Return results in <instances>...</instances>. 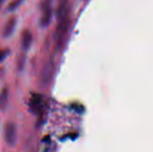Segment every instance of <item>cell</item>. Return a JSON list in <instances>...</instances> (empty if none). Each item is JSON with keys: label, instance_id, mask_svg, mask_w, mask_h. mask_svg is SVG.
I'll use <instances>...</instances> for the list:
<instances>
[{"label": "cell", "instance_id": "5", "mask_svg": "<svg viewBox=\"0 0 153 152\" xmlns=\"http://www.w3.org/2000/svg\"><path fill=\"white\" fill-rule=\"evenodd\" d=\"M16 18L15 16H12L7 20L4 28V31H3V36L4 37H10L13 34L15 27H16Z\"/></svg>", "mask_w": 153, "mask_h": 152}, {"label": "cell", "instance_id": "1", "mask_svg": "<svg viewBox=\"0 0 153 152\" xmlns=\"http://www.w3.org/2000/svg\"><path fill=\"white\" fill-rule=\"evenodd\" d=\"M69 24H70V19L69 16H64L61 19H58V26L56 28V31L55 33V37L57 43H60L64 39V35L68 29Z\"/></svg>", "mask_w": 153, "mask_h": 152}, {"label": "cell", "instance_id": "2", "mask_svg": "<svg viewBox=\"0 0 153 152\" xmlns=\"http://www.w3.org/2000/svg\"><path fill=\"white\" fill-rule=\"evenodd\" d=\"M52 0H43L42 3V10L43 14L40 18V24L42 26H47L50 22L52 16V10L51 7Z\"/></svg>", "mask_w": 153, "mask_h": 152}, {"label": "cell", "instance_id": "4", "mask_svg": "<svg viewBox=\"0 0 153 152\" xmlns=\"http://www.w3.org/2000/svg\"><path fill=\"white\" fill-rule=\"evenodd\" d=\"M43 107V98L40 95H37L31 98L30 101V109L34 113H40Z\"/></svg>", "mask_w": 153, "mask_h": 152}, {"label": "cell", "instance_id": "10", "mask_svg": "<svg viewBox=\"0 0 153 152\" xmlns=\"http://www.w3.org/2000/svg\"><path fill=\"white\" fill-rule=\"evenodd\" d=\"M1 1H3V0H1Z\"/></svg>", "mask_w": 153, "mask_h": 152}, {"label": "cell", "instance_id": "11", "mask_svg": "<svg viewBox=\"0 0 153 152\" xmlns=\"http://www.w3.org/2000/svg\"><path fill=\"white\" fill-rule=\"evenodd\" d=\"M61 1H64V0H61Z\"/></svg>", "mask_w": 153, "mask_h": 152}, {"label": "cell", "instance_id": "3", "mask_svg": "<svg viewBox=\"0 0 153 152\" xmlns=\"http://www.w3.org/2000/svg\"><path fill=\"white\" fill-rule=\"evenodd\" d=\"M4 138H5L6 142L9 145H14L16 141V128L13 123L9 122L5 126Z\"/></svg>", "mask_w": 153, "mask_h": 152}, {"label": "cell", "instance_id": "7", "mask_svg": "<svg viewBox=\"0 0 153 152\" xmlns=\"http://www.w3.org/2000/svg\"><path fill=\"white\" fill-rule=\"evenodd\" d=\"M32 42V34L31 31L25 30L22 33V38H21V46L23 50H28Z\"/></svg>", "mask_w": 153, "mask_h": 152}, {"label": "cell", "instance_id": "6", "mask_svg": "<svg viewBox=\"0 0 153 152\" xmlns=\"http://www.w3.org/2000/svg\"><path fill=\"white\" fill-rule=\"evenodd\" d=\"M53 72V62L52 61L47 63L46 66L44 67L42 73V80L44 83H47L49 81L52 75Z\"/></svg>", "mask_w": 153, "mask_h": 152}, {"label": "cell", "instance_id": "9", "mask_svg": "<svg viewBox=\"0 0 153 152\" xmlns=\"http://www.w3.org/2000/svg\"><path fill=\"white\" fill-rule=\"evenodd\" d=\"M71 108L73 109L74 111H76V113H82L85 111V107H84L82 104H73L71 105Z\"/></svg>", "mask_w": 153, "mask_h": 152}, {"label": "cell", "instance_id": "8", "mask_svg": "<svg viewBox=\"0 0 153 152\" xmlns=\"http://www.w3.org/2000/svg\"><path fill=\"white\" fill-rule=\"evenodd\" d=\"M22 1H23V0H13L7 5V10L8 11H13V10H16L22 4Z\"/></svg>", "mask_w": 153, "mask_h": 152}]
</instances>
